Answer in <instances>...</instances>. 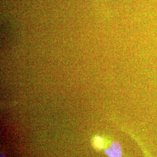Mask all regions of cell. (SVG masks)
I'll return each mask as SVG.
<instances>
[{
	"label": "cell",
	"instance_id": "cell-2",
	"mask_svg": "<svg viewBox=\"0 0 157 157\" xmlns=\"http://www.w3.org/2000/svg\"><path fill=\"white\" fill-rule=\"evenodd\" d=\"M93 146L96 150H101L104 148V143L103 139L100 136H96L92 141Z\"/></svg>",
	"mask_w": 157,
	"mask_h": 157
},
{
	"label": "cell",
	"instance_id": "cell-4",
	"mask_svg": "<svg viewBox=\"0 0 157 157\" xmlns=\"http://www.w3.org/2000/svg\"><path fill=\"white\" fill-rule=\"evenodd\" d=\"M1 157H4V155H3V154H1Z\"/></svg>",
	"mask_w": 157,
	"mask_h": 157
},
{
	"label": "cell",
	"instance_id": "cell-3",
	"mask_svg": "<svg viewBox=\"0 0 157 157\" xmlns=\"http://www.w3.org/2000/svg\"><path fill=\"white\" fill-rule=\"evenodd\" d=\"M145 153V154H146V156H147V157H153L152 156H151L149 154H148V152H144Z\"/></svg>",
	"mask_w": 157,
	"mask_h": 157
},
{
	"label": "cell",
	"instance_id": "cell-1",
	"mask_svg": "<svg viewBox=\"0 0 157 157\" xmlns=\"http://www.w3.org/2000/svg\"><path fill=\"white\" fill-rule=\"evenodd\" d=\"M105 153L108 157H122V151L120 143L113 141L110 147L105 150Z\"/></svg>",
	"mask_w": 157,
	"mask_h": 157
}]
</instances>
